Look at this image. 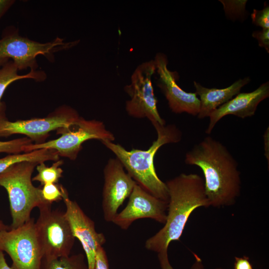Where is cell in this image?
<instances>
[{
	"mask_svg": "<svg viewBox=\"0 0 269 269\" xmlns=\"http://www.w3.org/2000/svg\"><path fill=\"white\" fill-rule=\"evenodd\" d=\"M37 164L23 161L0 173V186L6 190L9 199L12 218L10 229L17 228L29 221L32 210L46 203L41 189L32 183V174Z\"/></svg>",
	"mask_w": 269,
	"mask_h": 269,
	"instance_id": "4",
	"label": "cell"
},
{
	"mask_svg": "<svg viewBox=\"0 0 269 269\" xmlns=\"http://www.w3.org/2000/svg\"><path fill=\"white\" fill-rule=\"evenodd\" d=\"M269 96V82L261 84L255 90L239 93L234 98L220 106L209 116V123L205 132L210 134L217 123L223 117L234 115L241 119L255 114L259 104Z\"/></svg>",
	"mask_w": 269,
	"mask_h": 269,
	"instance_id": "15",
	"label": "cell"
},
{
	"mask_svg": "<svg viewBox=\"0 0 269 269\" xmlns=\"http://www.w3.org/2000/svg\"><path fill=\"white\" fill-rule=\"evenodd\" d=\"M193 255L195 261L190 269H206L201 259L196 254ZM158 259L161 269H174L169 261L168 250L158 253Z\"/></svg>",
	"mask_w": 269,
	"mask_h": 269,
	"instance_id": "23",
	"label": "cell"
},
{
	"mask_svg": "<svg viewBox=\"0 0 269 269\" xmlns=\"http://www.w3.org/2000/svg\"><path fill=\"white\" fill-rule=\"evenodd\" d=\"M153 61L157 74V86L164 95L171 111L175 114L186 113L197 116L200 109L199 99L195 93L186 92L177 84L178 73L168 69L166 55L158 53Z\"/></svg>",
	"mask_w": 269,
	"mask_h": 269,
	"instance_id": "12",
	"label": "cell"
},
{
	"mask_svg": "<svg viewBox=\"0 0 269 269\" xmlns=\"http://www.w3.org/2000/svg\"><path fill=\"white\" fill-rule=\"evenodd\" d=\"M185 162L201 169L210 206L235 203L241 193V173L237 160L221 142L205 137L186 153Z\"/></svg>",
	"mask_w": 269,
	"mask_h": 269,
	"instance_id": "1",
	"label": "cell"
},
{
	"mask_svg": "<svg viewBox=\"0 0 269 269\" xmlns=\"http://www.w3.org/2000/svg\"><path fill=\"white\" fill-rule=\"evenodd\" d=\"M251 16L253 23L255 25L263 29L269 28V6L266 2L262 10L254 9Z\"/></svg>",
	"mask_w": 269,
	"mask_h": 269,
	"instance_id": "24",
	"label": "cell"
},
{
	"mask_svg": "<svg viewBox=\"0 0 269 269\" xmlns=\"http://www.w3.org/2000/svg\"><path fill=\"white\" fill-rule=\"evenodd\" d=\"M63 163L62 160L56 161L52 165L48 167L44 162L36 166L37 174L32 178V181H37L43 186L49 183L58 184L59 179L62 177L63 169L60 167Z\"/></svg>",
	"mask_w": 269,
	"mask_h": 269,
	"instance_id": "20",
	"label": "cell"
},
{
	"mask_svg": "<svg viewBox=\"0 0 269 269\" xmlns=\"http://www.w3.org/2000/svg\"><path fill=\"white\" fill-rule=\"evenodd\" d=\"M41 269H88L85 256L81 253L57 258H42Z\"/></svg>",
	"mask_w": 269,
	"mask_h": 269,
	"instance_id": "19",
	"label": "cell"
},
{
	"mask_svg": "<svg viewBox=\"0 0 269 269\" xmlns=\"http://www.w3.org/2000/svg\"><path fill=\"white\" fill-rule=\"evenodd\" d=\"M252 36L258 40L259 46L264 48L269 53V28L255 31Z\"/></svg>",
	"mask_w": 269,
	"mask_h": 269,
	"instance_id": "25",
	"label": "cell"
},
{
	"mask_svg": "<svg viewBox=\"0 0 269 269\" xmlns=\"http://www.w3.org/2000/svg\"><path fill=\"white\" fill-rule=\"evenodd\" d=\"M169 200L163 227L145 243V248L157 253L168 250L170 243L179 241L192 213L210 205L203 179L195 173H181L165 182Z\"/></svg>",
	"mask_w": 269,
	"mask_h": 269,
	"instance_id": "2",
	"label": "cell"
},
{
	"mask_svg": "<svg viewBox=\"0 0 269 269\" xmlns=\"http://www.w3.org/2000/svg\"><path fill=\"white\" fill-rule=\"evenodd\" d=\"M214 269H224L218 268H215Z\"/></svg>",
	"mask_w": 269,
	"mask_h": 269,
	"instance_id": "32",
	"label": "cell"
},
{
	"mask_svg": "<svg viewBox=\"0 0 269 269\" xmlns=\"http://www.w3.org/2000/svg\"><path fill=\"white\" fill-rule=\"evenodd\" d=\"M59 157L56 150L50 148L36 149L23 154H9L0 158V173L17 163L29 161L39 164L47 160L57 161Z\"/></svg>",
	"mask_w": 269,
	"mask_h": 269,
	"instance_id": "18",
	"label": "cell"
},
{
	"mask_svg": "<svg viewBox=\"0 0 269 269\" xmlns=\"http://www.w3.org/2000/svg\"><path fill=\"white\" fill-rule=\"evenodd\" d=\"M102 207L104 220L112 222L118 210L129 197L136 182L125 171L117 158H110L104 169Z\"/></svg>",
	"mask_w": 269,
	"mask_h": 269,
	"instance_id": "11",
	"label": "cell"
},
{
	"mask_svg": "<svg viewBox=\"0 0 269 269\" xmlns=\"http://www.w3.org/2000/svg\"><path fill=\"white\" fill-rule=\"evenodd\" d=\"M41 195L43 200L52 204L63 199L62 185L55 183L45 184L41 188Z\"/></svg>",
	"mask_w": 269,
	"mask_h": 269,
	"instance_id": "22",
	"label": "cell"
},
{
	"mask_svg": "<svg viewBox=\"0 0 269 269\" xmlns=\"http://www.w3.org/2000/svg\"><path fill=\"white\" fill-rule=\"evenodd\" d=\"M234 269H253V267L248 258L235 257Z\"/></svg>",
	"mask_w": 269,
	"mask_h": 269,
	"instance_id": "27",
	"label": "cell"
},
{
	"mask_svg": "<svg viewBox=\"0 0 269 269\" xmlns=\"http://www.w3.org/2000/svg\"><path fill=\"white\" fill-rule=\"evenodd\" d=\"M18 71L12 60H8L0 68V112L6 109L5 104L1 101V99L6 88L12 83L24 79H32L41 82L46 78V74L43 71L30 70L25 75L18 74Z\"/></svg>",
	"mask_w": 269,
	"mask_h": 269,
	"instance_id": "17",
	"label": "cell"
},
{
	"mask_svg": "<svg viewBox=\"0 0 269 269\" xmlns=\"http://www.w3.org/2000/svg\"><path fill=\"white\" fill-rule=\"evenodd\" d=\"M8 61V59H3V58H0V65L2 66L3 64L6 63Z\"/></svg>",
	"mask_w": 269,
	"mask_h": 269,
	"instance_id": "31",
	"label": "cell"
},
{
	"mask_svg": "<svg viewBox=\"0 0 269 269\" xmlns=\"http://www.w3.org/2000/svg\"><path fill=\"white\" fill-rule=\"evenodd\" d=\"M38 208L39 215L35 222V229L43 258L70 255L75 238L65 212L52 209L51 204L46 203Z\"/></svg>",
	"mask_w": 269,
	"mask_h": 269,
	"instance_id": "6",
	"label": "cell"
},
{
	"mask_svg": "<svg viewBox=\"0 0 269 269\" xmlns=\"http://www.w3.org/2000/svg\"><path fill=\"white\" fill-rule=\"evenodd\" d=\"M56 134L61 136L43 143H31L24 146L23 151L28 152L41 148H50L56 150L59 156L75 160L85 141L92 139L113 141L115 139L103 122L87 120L81 117L69 125L57 130Z\"/></svg>",
	"mask_w": 269,
	"mask_h": 269,
	"instance_id": "7",
	"label": "cell"
},
{
	"mask_svg": "<svg viewBox=\"0 0 269 269\" xmlns=\"http://www.w3.org/2000/svg\"><path fill=\"white\" fill-rule=\"evenodd\" d=\"M14 2L13 0H0V20Z\"/></svg>",
	"mask_w": 269,
	"mask_h": 269,
	"instance_id": "28",
	"label": "cell"
},
{
	"mask_svg": "<svg viewBox=\"0 0 269 269\" xmlns=\"http://www.w3.org/2000/svg\"><path fill=\"white\" fill-rule=\"evenodd\" d=\"M63 200L66 207L65 214L73 234L80 242L86 257L88 269H95L96 253L106 240L104 235L98 233L95 223L83 211L78 204L71 200L66 189L62 185Z\"/></svg>",
	"mask_w": 269,
	"mask_h": 269,
	"instance_id": "13",
	"label": "cell"
},
{
	"mask_svg": "<svg viewBox=\"0 0 269 269\" xmlns=\"http://www.w3.org/2000/svg\"><path fill=\"white\" fill-rule=\"evenodd\" d=\"M0 250L10 257L13 269H41L43 254L33 218L21 226L0 233Z\"/></svg>",
	"mask_w": 269,
	"mask_h": 269,
	"instance_id": "9",
	"label": "cell"
},
{
	"mask_svg": "<svg viewBox=\"0 0 269 269\" xmlns=\"http://www.w3.org/2000/svg\"><path fill=\"white\" fill-rule=\"evenodd\" d=\"M95 269H109L107 256L103 246L98 247L97 250Z\"/></svg>",
	"mask_w": 269,
	"mask_h": 269,
	"instance_id": "26",
	"label": "cell"
},
{
	"mask_svg": "<svg viewBox=\"0 0 269 269\" xmlns=\"http://www.w3.org/2000/svg\"><path fill=\"white\" fill-rule=\"evenodd\" d=\"M168 202L151 195L137 183L135 185L126 207L116 216L112 222L127 230L134 221L150 218L165 224Z\"/></svg>",
	"mask_w": 269,
	"mask_h": 269,
	"instance_id": "14",
	"label": "cell"
},
{
	"mask_svg": "<svg viewBox=\"0 0 269 269\" xmlns=\"http://www.w3.org/2000/svg\"><path fill=\"white\" fill-rule=\"evenodd\" d=\"M250 81L249 77L240 79L230 86L222 89L206 88L194 81L195 93L199 96L200 102L198 118L202 119L209 117L215 110L239 94L241 89Z\"/></svg>",
	"mask_w": 269,
	"mask_h": 269,
	"instance_id": "16",
	"label": "cell"
},
{
	"mask_svg": "<svg viewBox=\"0 0 269 269\" xmlns=\"http://www.w3.org/2000/svg\"><path fill=\"white\" fill-rule=\"evenodd\" d=\"M79 117L75 110L63 106L45 118L11 122L6 117L5 109L0 112V137L21 134L35 143H43L50 132L69 125Z\"/></svg>",
	"mask_w": 269,
	"mask_h": 269,
	"instance_id": "10",
	"label": "cell"
},
{
	"mask_svg": "<svg viewBox=\"0 0 269 269\" xmlns=\"http://www.w3.org/2000/svg\"><path fill=\"white\" fill-rule=\"evenodd\" d=\"M79 42V40L65 42L63 39L57 37L50 42L42 43L21 36L17 28L9 26L3 30L0 38V58H11L18 70L29 68L36 70L38 55H42L52 62L55 52L70 49Z\"/></svg>",
	"mask_w": 269,
	"mask_h": 269,
	"instance_id": "5",
	"label": "cell"
},
{
	"mask_svg": "<svg viewBox=\"0 0 269 269\" xmlns=\"http://www.w3.org/2000/svg\"><path fill=\"white\" fill-rule=\"evenodd\" d=\"M0 269H13L9 267L5 259L3 252L0 250Z\"/></svg>",
	"mask_w": 269,
	"mask_h": 269,
	"instance_id": "29",
	"label": "cell"
},
{
	"mask_svg": "<svg viewBox=\"0 0 269 269\" xmlns=\"http://www.w3.org/2000/svg\"><path fill=\"white\" fill-rule=\"evenodd\" d=\"M32 140L27 137L8 141L0 140V152L9 154L19 153L23 151L24 146L32 143Z\"/></svg>",
	"mask_w": 269,
	"mask_h": 269,
	"instance_id": "21",
	"label": "cell"
},
{
	"mask_svg": "<svg viewBox=\"0 0 269 269\" xmlns=\"http://www.w3.org/2000/svg\"><path fill=\"white\" fill-rule=\"evenodd\" d=\"M155 73L153 60L142 62L137 66L131 77V83L124 90L130 97L126 102V110L135 118H147L153 126L165 125L157 108V100L154 93L152 77Z\"/></svg>",
	"mask_w": 269,
	"mask_h": 269,
	"instance_id": "8",
	"label": "cell"
},
{
	"mask_svg": "<svg viewBox=\"0 0 269 269\" xmlns=\"http://www.w3.org/2000/svg\"><path fill=\"white\" fill-rule=\"evenodd\" d=\"M9 229H10L9 226H8L3 223V221L0 219V233L1 231L8 230Z\"/></svg>",
	"mask_w": 269,
	"mask_h": 269,
	"instance_id": "30",
	"label": "cell"
},
{
	"mask_svg": "<svg viewBox=\"0 0 269 269\" xmlns=\"http://www.w3.org/2000/svg\"><path fill=\"white\" fill-rule=\"evenodd\" d=\"M157 137L147 150H127L119 144L110 140L101 141L121 162L127 173L142 188L156 198L168 202L169 195L165 182L158 177L154 165L155 155L162 145L179 142L182 133L174 125L156 124Z\"/></svg>",
	"mask_w": 269,
	"mask_h": 269,
	"instance_id": "3",
	"label": "cell"
}]
</instances>
